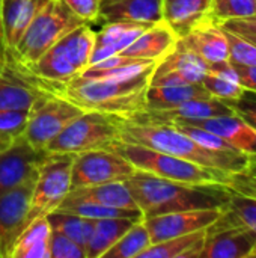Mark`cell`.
<instances>
[{
	"label": "cell",
	"instance_id": "cell-1",
	"mask_svg": "<svg viewBox=\"0 0 256 258\" xmlns=\"http://www.w3.org/2000/svg\"><path fill=\"white\" fill-rule=\"evenodd\" d=\"M121 141L148 147L223 174L247 171L256 162V157L243 153L210 150L169 124H140L122 119Z\"/></svg>",
	"mask_w": 256,
	"mask_h": 258
},
{
	"label": "cell",
	"instance_id": "cell-2",
	"mask_svg": "<svg viewBox=\"0 0 256 258\" xmlns=\"http://www.w3.org/2000/svg\"><path fill=\"white\" fill-rule=\"evenodd\" d=\"M127 183L143 219L172 212L223 207L231 195L222 186L180 183L142 171H136Z\"/></svg>",
	"mask_w": 256,
	"mask_h": 258
},
{
	"label": "cell",
	"instance_id": "cell-3",
	"mask_svg": "<svg viewBox=\"0 0 256 258\" xmlns=\"http://www.w3.org/2000/svg\"><path fill=\"white\" fill-rule=\"evenodd\" d=\"M151 74L119 80L75 77L71 82L57 86L54 92L66 97L84 112L95 110L130 119L146 106V91Z\"/></svg>",
	"mask_w": 256,
	"mask_h": 258
},
{
	"label": "cell",
	"instance_id": "cell-4",
	"mask_svg": "<svg viewBox=\"0 0 256 258\" xmlns=\"http://www.w3.org/2000/svg\"><path fill=\"white\" fill-rule=\"evenodd\" d=\"M94 44L95 30L91 24H80L63 35L36 62L29 67L20 65L21 74L33 86L54 92L57 86L71 82L89 67Z\"/></svg>",
	"mask_w": 256,
	"mask_h": 258
},
{
	"label": "cell",
	"instance_id": "cell-5",
	"mask_svg": "<svg viewBox=\"0 0 256 258\" xmlns=\"http://www.w3.org/2000/svg\"><path fill=\"white\" fill-rule=\"evenodd\" d=\"M110 148L124 156L137 171L172 181L198 186H222V180L226 175L175 156L125 141H118Z\"/></svg>",
	"mask_w": 256,
	"mask_h": 258
},
{
	"label": "cell",
	"instance_id": "cell-6",
	"mask_svg": "<svg viewBox=\"0 0 256 258\" xmlns=\"http://www.w3.org/2000/svg\"><path fill=\"white\" fill-rule=\"evenodd\" d=\"M80 24L84 23L74 17L57 0H48L30 21L15 47L5 53L3 59H11L18 65L29 67L36 62L63 35Z\"/></svg>",
	"mask_w": 256,
	"mask_h": 258
},
{
	"label": "cell",
	"instance_id": "cell-7",
	"mask_svg": "<svg viewBox=\"0 0 256 258\" xmlns=\"http://www.w3.org/2000/svg\"><path fill=\"white\" fill-rule=\"evenodd\" d=\"M122 118L88 110L71 121L47 147L48 154H80L110 148L121 141Z\"/></svg>",
	"mask_w": 256,
	"mask_h": 258
},
{
	"label": "cell",
	"instance_id": "cell-8",
	"mask_svg": "<svg viewBox=\"0 0 256 258\" xmlns=\"http://www.w3.org/2000/svg\"><path fill=\"white\" fill-rule=\"evenodd\" d=\"M72 154H47L41 162L32 187L27 224L39 218H47L65 201L72 189Z\"/></svg>",
	"mask_w": 256,
	"mask_h": 258
},
{
	"label": "cell",
	"instance_id": "cell-9",
	"mask_svg": "<svg viewBox=\"0 0 256 258\" xmlns=\"http://www.w3.org/2000/svg\"><path fill=\"white\" fill-rule=\"evenodd\" d=\"M83 112V109L57 92L45 94L32 107L23 138L33 148L45 151V147Z\"/></svg>",
	"mask_w": 256,
	"mask_h": 258
},
{
	"label": "cell",
	"instance_id": "cell-10",
	"mask_svg": "<svg viewBox=\"0 0 256 258\" xmlns=\"http://www.w3.org/2000/svg\"><path fill=\"white\" fill-rule=\"evenodd\" d=\"M137 169L112 148L92 150L74 156L71 169L72 189L112 181H127Z\"/></svg>",
	"mask_w": 256,
	"mask_h": 258
},
{
	"label": "cell",
	"instance_id": "cell-11",
	"mask_svg": "<svg viewBox=\"0 0 256 258\" xmlns=\"http://www.w3.org/2000/svg\"><path fill=\"white\" fill-rule=\"evenodd\" d=\"M199 258H256V233L223 209L222 216L207 228Z\"/></svg>",
	"mask_w": 256,
	"mask_h": 258
},
{
	"label": "cell",
	"instance_id": "cell-12",
	"mask_svg": "<svg viewBox=\"0 0 256 258\" xmlns=\"http://www.w3.org/2000/svg\"><path fill=\"white\" fill-rule=\"evenodd\" d=\"M207 62H204L198 54L177 41L175 47L155 63V68L151 74L149 86L202 83L207 74Z\"/></svg>",
	"mask_w": 256,
	"mask_h": 258
},
{
	"label": "cell",
	"instance_id": "cell-13",
	"mask_svg": "<svg viewBox=\"0 0 256 258\" xmlns=\"http://www.w3.org/2000/svg\"><path fill=\"white\" fill-rule=\"evenodd\" d=\"M48 153L33 148L24 138L0 153V197L36 178L38 168Z\"/></svg>",
	"mask_w": 256,
	"mask_h": 258
},
{
	"label": "cell",
	"instance_id": "cell-14",
	"mask_svg": "<svg viewBox=\"0 0 256 258\" xmlns=\"http://www.w3.org/2000/svg\"><path fill=\"white\" fill-rule=\"evenodd\" d=\"M223 207L172 212V213L145 218L143 222L149 231L151 242L158 243L172 237L207 230L222 216Z\"/></svg>",
	"mask_w": 256,
	"mask_h": 258
},
{
	"label": "cell",
	"instance_id": "cell-15",
	"mask_svg": "<svg viewBox=\"0 0 256 258\" xmlns=\"http://www.w3.org/2000/svg\"><path fill=\"white\" fill-rule=\"evenodd\" d=\"M35 180L0 197V258H11L14 246L27 227L30 195Z\"/></svg>",
	"mask_w": 256,
	"mask_h": 258
},
{
	"label": "cell",
	"instance_id": "cell-16",
	"mask_svg": "<svg viewBox=\"0 0 256 258\" xmlns=\"http://www.w3.org/2000/svg\"><path fill=\"white\" fill-rule=\"evenodd\" d=\"M231 113L234 112L225 101L210 97V98L190 100L180 106L163 109V110L145 109L127 121L140 122V124H178V122H192V121L207 119L220 115H231Z\"/></svg>",
	"mask_w": 256,
	"mask_h": 258
},
{
	"label": "cell",
	"instance_id": "cell-17",
	"mask_svg": "<svg viewBox=\"0 0 256 258\" xmlns=\"http://www.w3.org/2000/svg\"><path fill=\"white\" fill-rule=\"evenodd\" d=\"M178 42L198 54L207 65L229 59L228 32L210 17L178 38Z\"/></svg>",
	"mask_w": 256,
	"mask_h": 258
},
{
	"label": "cell",
	"instance_id": "cell-18",
	"mask_svg": "<svg viewBox=\"0 0 256 258\" xmlns=\"http://www.w3.org/2000/svg\"><path fill=\"white\" fill-rule=\"evenodd\" d=\"M47 2L48 0H0V42L3 56L15 47L30 21Z\"/></svg>",
	"mask_w": 256,
	"mask_h": 258
},
{
	"label": "cell",
	"instance_id": "cell-19",
	"mask_svg": "<svg viewBox=\"0 0 256 258\" xmlns=\"http://www.w3.org/2000/svg\"><path fill=\"white\" fill-rule=\"evenodd\" d=\"M45 94L17 71V68L8 62L0 60V110H30Z\"/></svg>",
	"mask_w": 256,
	"mask_h": 258
},
{
	"label": "cell",
	"instance_id": "cell-20",
	"mask_svg": "<svg viewBox=\"0 0 256 258\" xmlns=\"http://www.w3.org/2000/svg\"><path fill=\"white\" fill-rule=\"evenodd\" d=\"M149 26L152 24L131 23V21L104 23L100 30H95V44H94V51L89 65L101 62L110 56L121 54Z\"/></svg>",
	"mask_w": 256,
	"mask_h": 258
},
{
	"label": "cell",
	"instance_id": "cell-21",
	"mask_svg": "<svg viewBox=\"0 0 256 258\" xmlns=\"http://www.w3.org/2000/svg\"><path fill=\"white\" fill-rule=\"evenodd\" d=\"M178 124H192V125L202 127L220 136L237 151L256 157V130L235 113L213 116V118L192 121V122H178Z\"/></svg>",
	"mask_w": 256,
	"mask_h": 258
},
{
	"label": "cell",
	"instance_id": "cell-22",
	"mask_svg": "<svg viewBox=\"0 0 256 258\" xmlns=\"http://www.w3.org/2000/svg\"><path fill=\"white\" fill-rule=\"evenodd\" d=\"M98 21L155 24L161 21V0H101Z\"/></svg>",
	"mask_w": 256,
	"mask_h": 258
},
{
	"label": "cell",
	"instance_id": "cell-23",
	"mask_svg": "<svg viewBox=\"0 0 256 258\" xmlns=\"http://www.w3.org/2000/svg\"><path fill=\"white\" fill-rule=\"evenodd\" d=\"M211 0H161V21L178 38L210 17Z\"/></svg>",
	"mask_w": 256,
	"mask_h": 258
},
{
	"label": "cell",
	"instance_id": "cell-24",
	"mask_svg": "<svg viewBox=\"0 0 256 258\" xmlns=\"http://www.w3.org/2000/svg\"><path fill=\"white\" fill-rule=\"evenodd\" d=\"M177 41L178 36L175 32L166 23L160 21L149 26L121 54L158 62L175 47Z\"/></svg>",
	"mask_w": 256,
	"mask_h": 258
},
{
	"label": "cell",
	"instance_id": "cell-25",
	"mask_svg": "<svg viewBox=\"0 0 256 258\" xmlns=\"http://www.w3.org/2000/svg\"><path fill=\"white\" fill-rule=\"evenodd\" d=\"M66 198L74 200V201L95 203V204H101L107 207L139 210L127 181H112V183H104V184H97V186L75 187V189H71Z\"/></svg>",
	"mask_w": 256,
	"mask_h": 258
},
{
	"label": "cell",
	"instance_id": "cell-26",
	"mask_svg": "<svg viewBox=\"0 0 256 258\" xmlns=\"http://www.w3.org/2000/svg\"><path fill=\"white\" fill-rule=\"evenodd\" d=\"M211 95L202 83L175 85V86H148L145 109L163 110L180 106L190 100L210 98ZM143 109V110H145Z\"/></svg>",
	"mask_w": 256,
	"mask_h": 258
},
{
	"label": "cell",
	"instance_id": "cell-27",
	"mask_svg": "<svg viewBox=\"0 0 256 258\" xmlns=\"http://www.w3.org/2000/svg\"><path fill=\"white\" fill-rule=\"evenodd\" d=\"M139 219L109 218L94 221L91 239L86 245V258H103L104 254L127 233V230Z\"/></svg>",
	"mask_w": 256,
	"mask_h": 258
},
{
	"label": "cell",
	"instance_id": "cell-28",
	"mask_svg": "<svg viewBox=\"0 0 256 258\" xmlns=\"http://www.w3.org/2000/svg\"><path fill=\"white\" fill-rule=\"evenodd\" d=\"M207 230H201L152 243L139 258H199Z\"/></svg>",
	"mask_w": 256,
	"mask_h": 258
},
{
	"label": "cell",
	"instance_id": "cell-29",
	"mask_svg": "<svg viewBox=\"0 0 256 258\" xmlns=\"http://www.w3.org/2000/svg\"><path fill=\"white\" fill-rule=\"evenodd\" d=\"M51 233L47 218L32 221L18 237L11 258H50Z\"/></svg>",
	"mask_w": 256,
	"mask_h": 258
},
{
	"label": "cell",
	"instance_id": "cell-30",
	"mask_svg": "<svg viewBox=\"0 0 256 258\" xmlns=\"http://www.w3.org/2000/svg\"><path fill=\"white\" fill-rule=\"evenodd\" d=\"M152 245L149 231L143 219L136 221L127 233L104 254L103 258H139Z\"/></svg>",
	"mask_w": 256,
	"mask_h": 258
},
{
	"label": "cell",
	"instance_id": "cell-31",
	"mask_svg": "<svg viewBox=\"0 0 256 258\" xmlns=\"http://www.w3.org/2000/svg\"><path fill=\"white\" fill-rule=\"evenodd\" d=\"M47 221H48L53 231H57V233L72 239L80 246H83L86 251V245L91 239L92 228H94L92 219L56 210L47 216Z\"/></svg>",
	"mask_w": 256,
	"mask_h": 258
},
{
	"label": "cell",
	"instance_id": "cell-32",
	"mask_svg": "<svg viewBox=\"0 0 256 258\" xmlns=\"http://www.w3.org/2000/svg\"><path fill=\"white\" fill-rule=\"evenodd\" d=\"M252 15H256L255 0H211L210 18L216 23Z\"/></svg>",
	"mask_w": 256,
	"mask_h": 258
},
{
	"label": "cell",
	"instance_id": "cell-33",
	"mask_svg": "<svg viewBox=\"0 0 256 258\" xmlns=\"http://www.w3.org/2000/svg\"><path fill=\"white\" fill-rule=\"evenodd\" d=\"M231 194V192H229ZM225 212L232 216L237 222L241 225L250 228L253 233H256V200L231 194L228 203L225 204Z\"/></svg>",
	"mask_w": 256,
	"mask_h": 258
},
{
	"label": "cell",
	"instance_id": "cell-34",
	"mask_svg": "<svg viewBox=\"0 0 256 258\" xmlns=\"http://www.w3.org/2000/svg\"><path fill=\"white\" fill-rule=\"evenodd\" d=\"M202 85H204V88L208 91V94L211 97L219 98V100H222L225 103L238 100L246 91L238 82L216 76V74L208 73V71H207V74H205V77L202 80Z\"/></svg>",
	"mask_w": 256,
	"mask_h": 258
},
{
	"label": "cell",
	"instance_id": "cell-35",
	"mask_svg": "<svg viewBox=\"0 0 256 258\" xmlns=\"http://www.w3.org/2000/svg\"><path fill=\"white\" fill-rule=\"evenodd\" d=\"M30 110H0V138L8 142H14L23 138L30 116Z\"/></svg>",
	"mask_w": 256,
	"mask_h": 258
},
{
	"label": "cell",
	"instance_id": "cell-36",
	"mask_svg": "<svg viewBox=\"0 0 256 258\" xmlns=\"http://www.w3.org/2000/svg\"><path fill=\"white\" fill-rule=\"evenodd\" d=\"M228 32V30H226ZM229 62L237 67H256V45L253 42L228 32Z\"/></svg>",
	"mask_w": 256,
	"mask_h": 258
},
{
	"label": "cell",
	"instance_id": "cell-37",
	"mask_svg": "<svg viewBox=\"0 0 256 258\" xmlns=\"http://www.w3.org/2000/svg\"><path fill=\"white\" fill-rule=\"evenodd\" d=\"M222 187L231 194L256 200V169L250 168L247 171L226 174L225 178L222 180Z\"/></svg>",
	"mask_w": 256,
	"mask_h": 258
},
{
	"label": "cell",
	"instance_id": "cell-38",
	"mask_svg": "<svg viewBox=\"0 0 256 258\" xmlns=\"http://www.w3.org/2000/svg\"><path fill=\"white\" fill-rule=\"evenodd\" d=\"M50 258H86V251L72 239L53 231L50 239Z\"/></svg>",
	"mask_w": 256,
	"mask_h": 258
},
{
	"label": "cell",
	"instance_id": "cell-39",
	"mask_svg": "<svg viewBox=\"0 0 256 258\" xmlns=\"http://www.w3.org/2000/svg\"><path fill=\"white\" fill-rule=\"evenodd\" d=\"M62 6H65L74 17L80 21L94 24L98 23V11L101 0H57Z\"/></svg>",
	"mask_w": 256,
	"mask_h": 258
},
{
	"label": "cell",
	"instance_id": "cell-40",
	"mask_svg": "<svg viewBox=\"0 0 256 258\" xmlns=\"http://www.w3.org/2000/svg\"><path fill=\"white\" fill-rule=\"evenodd\" d=\"M235 115L244 119L256 130V94L252 91H244V94L234 101L226 103Z\"/></svg>",
	"mask_w": 256,
	"mask_h": 258
},
{
	"label": "cell",
	"instance_id": "cell-41",
	"mask_svg": "<svg viewBox=\"0 0 256 258\" xmlns=\"http://www.w3.org/2000/svg\"><path fill=\"white\" fill-rule=\"evenodd\" d=\"M225 30L238 35L241 38L250 39L256 38V15L252 17H246V18H232V20H226L219 23Z\"/></svg>",
	"mask_w": 256,
	"mask_h": 258
},
{
	"label": "cell",
	"instance_id": "cell-42",
	"mask_svg": "<svg viewBox=\"0 0 256 258\" xmlns=\"http://www.w3.org/2000/svg\"><path fill=\"white\" fill-rule=\"evenodd\" d=\"M234 67L238 71L240 85L246 91H252L256 94V67H237V65Z\"/></svg>",
	"mask_w": 256,
	"mask_h": 258
},
{
	"label": "cell",
	"instance_id": "cell-43",
	"mask_svg": "<svg viewBox=\"0 0 256 258\" xmlns=\"http://www.w3.org/2000/svg\"><path fill=\"white\" fill-rule=\"evenodd\" d=\"M11 144H12V142H8V141H5L3 138H0V153H2V151H3L5 148H8V147H9Z\"/></svg>",
	"mask_w": 256,
	"mask_h": 258
},
{
	"label": "cell",
	"instance_id": "cell-44",
	"mask_svg": "<svg viewBox=\"0 0 256 258\" xmlns=\"http://www.w3.org/2000/svg\"><path fill=\"white\" fill-rule=\"evenodd\" d=\"M244 39H246V38H244ZM247 41H250V42H253V44H255V45H256V38H250V39H247Z\"/></svg>",
	"mask_w": 256,
	"mask_h": 258
},
{
	"label": "cell",
	"instance_id": "cell-45",
	"mask_svg": "<svg viewBox=\"0 0 256 258\" xmlns=\"http://www.w3.org/2000/svg\"><path fill=\"white\" fill-rule=\"evenodd\" d=\"M2 56H3V51H2V42H0V60H2Z\"/></svg>",
	"mask_w": 256,
	"mask_h": 258
},
{
	"label": "cell",
	"instance_id": "cell-46",
	"mask_svg": "<svg viewBox=\"0 0 256 258\" xmlns=\"http://www.w3.org/2000/svg\"><path fill=\"white\" fill-rule=\"evenodd\" d=\"M253 168H255V169H256V162H255V165H253Z\"/></svg>",
	"mask_w": 256,
	"mask_h": 258
},
{
	"label": "cell",
	"instance_id": "cell-47",
	"mask_svg": "<svg viewBox=\"0 0 256 258\" xmlns=\"http://www.w3.org/2000/svg\"><path fill=\"white\" fill-rule=\"evenodd\" d=\"M255 9H256V0H255Z\"/></svg>",
	"mask_w": 256,
	"mask_h": 258
}]
</instances>
